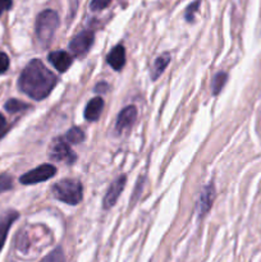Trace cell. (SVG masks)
<instances>
[{"mask_svg": "<svg viewBox=\"0 0 261 262\" xmlns=\"http://www.w3.org/2000/svg\"><path fill=\"white\" fill-rule=\"evenodd\" d=\"M56 174V168L51 164H42L37 168L32 169L28 173L23 174L19 178V182L22 184H36L41 182L49 181Z\"/></svg>", "mask_w": 261, "mask_h": 262, "instance_id": "5", "label": "cell"}, {"mask_svg": "<svg viewBox=\"0 0 261 262\" xmlns=\"http://www.w3.org/2000/svg\"><path fill=\"white\" fill-rule=\"evenodd\" d=\"M49 158L55 161H66L73 164L77 159L76 154L69 147L68 141L64 138H55L49 147Z\"/></svg>", "mask_w": 261, "mask_h": 262, "instance_id": "4", "label": "cell"}, {"mask_svg": "<svg viewBox=\"0 0 261 262\" xmlns=\"http://www.w3.org/2000/svg\"><path fill=\"white\" fill-rule=\"evenodd\" d=\"M41 262H66V255H64L63 250L58 247L54 251H51L48 256H45Z\"/></svg>", "mask_w": 261, "mask_h": 262, "instance_id": "18", "label": "cell"}, {"mask_svg": "<svg viewBox=\"0 0 261 262\" xmlns=\"http://www.w3.org/2000/svg\"><path fill=\"white\" fill-rule=\"evenodd\" d=\"M4 107H5V110H8L9 113H18V112H22V110L28 109V107H30V105L26 104V102L19 101V100L10 99L5 102Z\"/></svg>", "mask_w": 261, "mask_h": 262, "instance_id": "17", "label": "cell"}, {"mask_svg": "<svg viewBox=\"0 0 261 262\" xmlns=\"http://www.w3.org/2000/svg\"><path fill=\"white\" fill-rule=\"evenodd\" d=\"M9 68V58L5 53L0 51V74L5 73Z\"/></svg>", "mask_w": 261, "mask_h": 262, "instance_id": "22", "label": "cell"}, {"mask_svg": "<svg viewBox=\"0 0 261 262\" xmlns=\"http://www.w3.org/2000/svg\"><path fill=\"white\" fill-rule=\"evenodd\" d=\"M169 61H170V54L169 53L161 54L160 56L156 58L155 63H154V67H153V73H151V78H153V81H156V79L161 76L164 69L168 67Z\"/></svg>", "mask_w": 261, "mask_h": 262, "instance_id": "14", "label": "cell"}, {"mask_svg": "<svg viewBox=\"0 0 261 262\" xmlns=\"http://www.w3.org/2000/svg\"><path fill=\"white\" fill-rule=\"evenodd\" d=\"M18 212L17 211H10L4 212V214L0 215V251L4 247V243L7 241L8 232H9L10 227L13 225V223L18 219Z\"/></svg>", "mask_w": 261, "mask_h": 262, "instance_id": "10", "label": "cell"}, {"mask_svg": "<svg viewBox=\"0 0 261 262\" xmlns=\"http://www.w3.org/2000/svg\"><path fill=\"white\" fill-rule=\"evenodd\" d=\"M125 182H127V177L125 176H120L119 178H117L113 182V184L110 186V188L107 189L106 194H105L104 197V202H102L104 209H110V207H113L117 204L120 193H122L123 189H124L125 187Z\"/></svg>", "mask_w": 261, "mask_h": 262, "instance_id": "7", "label": "cell"}, {"mask_svg": "<svg viewBox=\"0 0 261 262\" xmlns=\"http://www.w3.org/2000/svg\"><path fill=\"white\" fill-rule=\"evenodd\" d=\"M102 109H104V100L100 96L94 97L92 100H90L89 104L86 105V109H84V118L90 122H96L99 119V117L101 115Z\"/></svg>", "mask_w": 261, "mask_h": 262, "instance_id": "12", "label": "cell"}, {"mask_svg": "<svg viewBox=\"0 0 261 262\" xmlns=\"http://www.w3.org/2000/svg\"><path fill=\"white\" fill-rule=\"evenodd\" d=\"M94 38L95 35L92 31H83V32H81L79 35L74 36V38L71 41V43H69V50L72 51L73 55H84V54L90 50L92 43H94Z\"/></svg>", "mask_w": 261, "mask_h": 262, "instance_id": "6", "label": "cell"}, {"mask_svg": "<svg viewBox=\"0 0 261 262\" xmlns=\"http://www.w3.org/2000/svg\"><path fill=\"white\" fill-rule=\"evenodd\" d=\"M49 61L54 66V68L60 73L67 72V69L72 66V56L66 51H53L48 56Z\"/></svg>", "mask_w": 261, "mask_h": 262, "instance_id": "11", "label": "cell"}, {"mask_svg": "<svg viewBox=\"0 0 261 262\" xmlns=\"http://www.w3.org/2000/svg\"><path fill=\"white\" fill-rule=\"evenodd\" d=\"M53 194L59 201L68 205H78L83 199V187L76 179H63L53 186Z\"/></svg>", "mask_w": 261, "mask_h": 262, "instance_id": "3", "label": "cell"}, {"mask_svg": "<svg viewBox=\"0 0 261 262\" xmlns=\"http://www.w3.org/2000/svg\"><path fill=\"white\" fill-rule=\"evenodd\" d=\"M136 118H137V109H136V106L130 105V106L124 107V109L119 113V115H118L115 129H117L118 132H123V130L127 129V128L132 127Z\"/></svg>", "mask_w": 261, "mask_h": 262, "instance_id": "9", "label": "cell"}, {"mask_svg": "<svg viewBox=\"0 0 261 262\" xmlns=\"http://www.w3.org/2000/svg\"><path fill=\"white\" fill-rule=\"evenodd\" d=\"M107 63L114 71H120L125 64V50L123 45H117L107 54Z\"/></svg>", "mask_w": 261, "mask_h": 262, "instance_id": "13", "label": "cell"}, {"mask_svg": "<svg viewBox=\"0 0 261 262\" xmlns=\"http://www.w3.org/2000/svg\"><path fill=\"white\" fill-rule=\"evenodd\" d=\"M66 140L68 141L69 143H81L83 142L84 140V133L81 128L73 127L67 132Z\"/></svg>", "mask_w": 261, "mask_h": 262, "instance_id": "16", "label": "cell"}, {"mask_svg": "<svg viewBox=\"0 0 261 262\" xmlns=\"http://www.w3.org/2000/svg\"><path fill=\"white\" fill-rule=\"evenodd\" d=\"M13 187V178L9 174H0V193L9 191Z\"/></svg>", "mask_w": 261, "mask_h": 262, "instance_id": "19", "label": "cell"}, {"mask_svg": "<svg viewBox=\"0 0 261 262\" xmlns=\"http://www.w3.org/2000/svg\"><path fill=\"white\" fill-rule=\"evenodd\" d=\"M110 2H112V0H92L91 4H90V8H91V10H94V12H96V10H102L110 4Z\"/></svg>", "mask_w": 261, "mask_h": 262, "instance_id": "20", "label": "cell"}, {"mask_svg": "<svg viewBox=\"0 0 261 262\" xmlns=\"http://www.w3.org/2000/svg\"><path fill=\"white\" fill-rule=\"evenodd\" d=\"M215 200V186L214 183H210L209 186L205 187L200 196L199 204H197V210H199L200 216H205L211 209Z\"/></svg>", "mask_w": 261, "mask_h": 262, "instance_id": "8", "label": "cell"}, {"mask_svg": "<svg viewBox=\"0 0 261 262\" xmlns=\"http://www.w3.org/2000/svg\"><path fill=\"white\" fill-rule=\"evenodd\" d=\"M227 79H228V74L225 72H219V73L215 74V77L212 78V84H211V89H212V95H219L220 91L223 90V87L225 86L227 83Z\"/></svg>", "mask_w": 261, "mask_h": 262, "instance_id": "15", "label": "cell"}, {"mask_svg": "<svg viewBox=\"0 0 261 262\" xmlns=\"http://www.w3.org/2000/svg\"><path fill=\"white\" fill-rule=\"evenodd\" d=\"M58 83L55 74L40 59H33L26 66L18 79L19 90L33 100H44Z\"/></svg>", "mask_w": 261, "mask_h": 262, "instance_id": "1", "label": "cell"}, {"mask_svg": "<svg viewBox=\"0 0 261 262\" xmlns=\"http://www.w3.org/2000/svg\"><path fill=\"white\" fill-rule=\"evenodd\" d=\"M59 26L58 13L54 10H44L36 19V35L42 48H48Z\"/></svg>", "mask_w": 261, "mask_h": 262, "instance_id": "2", "label": "cell"}, {"mask_svg": "<svg viewBox=\"0 0 261 262\" xmlns=\"http://www.w3.org/2000/svg\"><path fill=\"white\" fill-rule=\"evenodd\" d=\"M199 5H200V0H197L196 3H193V4H191L188 8H187L186 14L184 15H186V19L188 20V22H191V20L193 19L194 13H196L197 9H199Z\"/></svg>", "mask_w": 261, "mask_h": 262, "instance_id": "21", "label": "cell"}, {"mask_svg": "<svg viewBox=\"0 0 261 262\" xmlns=\"http://www.w3.org/2000/svg\"><path fill=\"white\" fill-rule=\"evenodd\" d=\"M8 130V124H7V120H5L4 115L0 114V138L7 133Z\"/></svg>", "mask_w": 261, "mask_h": 262, "instance_id": "24", "label": "cell"}, {"mask_svg": "<svg viewBox=\"0 0 261 262\" xmlns=\"http://www.w3.org/2000/svg\"><path fill=\"white\" fill-rule=\"evenodd\" d=\"M12 0H0V15H2L5 10H9L10 8H12Z\"/></svg>", "mask_w": 261, "mask_h": 262, "instance_id": "23", "label": "cell"}]
</instances>
